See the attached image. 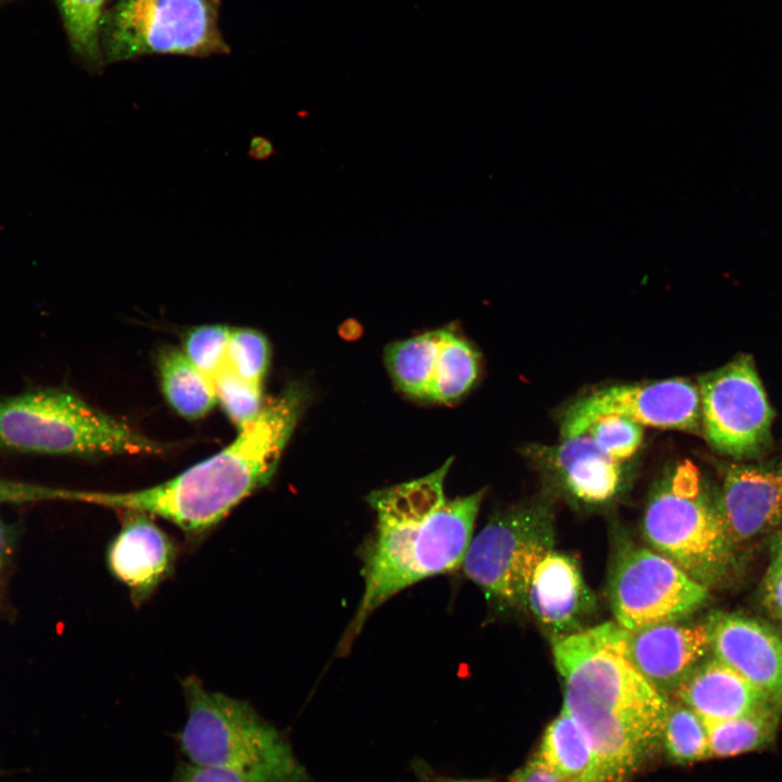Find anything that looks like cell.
Instances as JSON below:
<instances>
[{"instance_id":"cell-3","label":"cell","mask_w":782,"mask_h":782,"mask_svg":"<svg viewBox=\"0 0 782 782\" xmlns=\"http://www.w3.org/2000/svg\"><path fill=\"white\" fill-rule=\"evenodd\" d=\"M484 490L445 501L418 522L377 524L362 548L364 592L340 644L349 653L370 615L396 593L462 566Z\"/></svg>"},{"instance_id":"cell-31","label":"cell","mask_w":782,"mask_h":782,"mask_svg":"<svg viewBox=\"0 0 782 782\" xmlns=\"http://www.w3.org/2000/svg\"><path fill=\"white\" fill-rule=\"evenodd\" d=\"M171 782H245L238 775L218 768L193 762L179 764Z\"/></svg>"},{"instance_id":"cell-10","label":"cell","mask_w":782,"mask_h":782,"mask_svg":"<svg viewBox=\"0 0 782 782\" xmlns=\"http://www.w3.org/2000/svg\"><path fill=\"white\" fill-rule=\"evenodd\" d=\"M697 386L702 426L716 451L742 461L770 445L773 412L751 356L701 377Z\"/></svg>"},{"instance_id":"cell-32","label":"cell","mask_w":782,"mask_h":782,"mask_svg":"<svg viewBox=\"0 0 782 782\" xmlns=\"http://www.w3.org/2000/svg\"><path fill=\"white\" fill-rule=\"evenodd\" d=\"M762 600L767 610L782 622V568L769 566L762 582Z\"/></svg>"},{"instance_id":"cell-18","label":"cell","mask_w":782,"mask_h":782,"mask_svg":"<svg viewBox=\"0 0 782 782\" xmlns=\"http://www.w3.org/2000/svg\"><path fill=\"white\" fill-rule=\"evenodd\" d=\"M676 695L705 722L734 718L773 704L765 693L715 656L706 657L683 681Z\"/></svg>"},{"instance_id":"cell-36","label":"cell","mask_w":782,"mask_h":782,"mask_svg":"<svg viewBox=\"0 0 782 782\" xmlns=\"http://www.w3.org/2000/svg\"><path fill=\"white\" fill-rule=\"evenodd\" d=\"M444 782H489L487 780H450Z\"/></svg>"},{"instance_id":"cell-23","label":"cell","mask_w":782,"mask_h":782,"mask_svg":"<svg viewBox=\"0 0 782 782\" xmlns=\"http://www.w3.org/2000/svg\"><path fill=\"white\" fill-rule=\"evenodd\" d=\"M443 330L396 341L386 349L384 361L390 376L407 395L428 400Z\"/></svg>"},{"instance_id":"cell-21","label":"cell","mask_w":782,"mask_h":782,"mask_svg":"<svg viewBox=\"0 0 782 782\" xmlns=\"http://www.w3.org/2000/svg\"><path fill=\"white\" fill-rule=\"evenodd\" d=\"M452 461L436 471L412 482L371 492L369 505L379 524L418 522L428 518L445 503L444 480Z\"/></svg>"},{"instance_id":"cell-2","label":"cell","mask_w":782,"mask_h":782,"mask_svg":"<svg viewBox=\"0 0 782 782\" xmlns=\"http://www.w3.org/2000/svg\"><path fill=\"white\" fill-rule=\"evenodd\" d=\"M304 400L302 389L289 387L229 445L163 483L128 492L70 491L68 499L157 516L199 538L270 481Z\"/></svg>"},{"instance_id":"cell-14","label":"cell","mask_w":782,"mask_h":782,"mask_svg":"<svg viewBox=\"0 0 782 782\" xmlns=\"http://www.w3.org/2000/svg\"><path fill=\"white\" fill-rule=\"evenodd\" d=\"M124 513L121 529L108 545L105 560L111 575L139 606L173 573L177 550L150 515Z\"/></svg>"},{"instance_id":"cell-7","label":"cell","mask_w":782,"mask_h":782,"mask_svg":"<svg viewBox=\"0 0 782 782\" xmlns=\"http://www.w3.org/2000/svg\"><path fill=\"white\" fill-rule=\"evenodd\" d=\"M218 10V0H114L100 26L103 62L227 53Z\"/></svg>"},{"instance_id":"cell-1","label":"cell","mask_w":782,"mask_h":782,"mask_svg":"<svg viewBox=\"0 0 782 782\" xmlns=\"http://www.w3.org/2000/svg\"><path fill=\"white\" fill-rule=\"evenodd\" d=\"M628 630L615 622L557 638L564 709L586 733L600 782H621L661 740L668 701L626 656Z\"/></svg>"},{"instance_id":"cell-30","label":"cell","mask_w":782,"mask_h":782,"mask_svg":"<svg viewBox=\"0 0 782 782\" xmlns=\"http://www.w3.org/2000/svg\"><path fill=\"white\" fill-rule=\"evenodd\" d=\"M585 432L603 452L622 463L638 453L644 439V427L621 416L600 418Z\"/></svg>"},{"instance_id":"cell-8","label":"cell","mask_w":782,"mask_h":782,"mask_svg":"<svg viewBox=\"0 0 782 782\" xmlns=\"http://www.w3.org/2000/svg\"><path fill=\"white\" fill-rule=\"evenodd\" d=\"M554 543L547 503L515 505L494 514L472 537L461 567L489 600L524 608L532 573Z\"/></svg>"},{"instance_id":"cell-4","label":"cell","mask_w":782,"mask_h":782,"mask_svg":"<svg viewBox=\"0 0 782 782\" xmlns=\"http://www.w3.org/2000/svg\"><path fill=\"white\" fill-rule=\"evenodd\" d=\"M181 685L187 720L179 742L191 762L245 782H308L288 741L249 703L207 691L195 677Z\"/></svg>"},{"instance_id":"cell-15","label":"cell","mask_w":782,"mask_h":782,"mask_svg":"<svg viewBox=\"0 0 782 782\" xmlns=\"http://www.w3.org/2000/svg\"><path fill=\"white\" fill-rule=\"evenodd\" d=\"M710 652L706 623L666 622L628 631L626 656L665 697L676 694Z\"/></svg>"},{"instance_id":"cell-13","label":"cell","mask_w":782,"mask_h":782,"mask_svg":"<svg viewBox=\"0 0 782 782\" xmlns=\"http://www.w3.org/2000/svg\"><path fill=\"white\" fill-rule=\"evenodd\" d=\"M706 625L712 656L782 707V634L739 613H715Z\"/></svg>"},{"instance_id":"cell-16","label":"cell","mask_w":782,"mask_h":782,"mask_svg":"<svg viewBox=\"0 0 782 782\" xmlns=\"http://www.w3.org/2000/svg\"><path fill=\"white\" fill-rule=\"evenodd\" d=\"M532 454L568 495L583 504L608 503L625 487V463L603 452L586 432L562 438L553 446H537Z\"/></svg>"},{"instance_id":"cell-27","label":"cell","mask_w":782,"mask_h":782,"mask_svg":"<svg viewBox=\"0 0 782 782\" xmlns=\"http://www.w3.org/2000/svg\"><path fill=\"white\" fill-rule=\"evenodd\" d=\"M217 402L239 429L249 426L261 413L262 387L237 375L227 363L212 379Z\"/></svg>"},{"instance_id":"cell-24","label":"cell","mask_w":782,"mask_h":782,"mask_svg":"<svg viewBox=\"0 0 782 782\" xmlns=\"http://www.w3.org/2000/svg\"><path fill=\"white\" fill-rule=\"evenodd\" d=\"M479 375V356L469 342L443 330L428 400L449 403L463 396Z\"/></svg>"},{"instance_id":"cell-34","label":"cell","mask_w":782,"mask_h":782,"mask_svg":"<svg viewBox=\"0 0 782 782\" xmlns=\"http://www.w3.org/2000/svg\"><path fill=\"white\" fill-rule=\"evenodd\" d=\"M12 543V535L9 527L0 517V577L9 562Z\"/></svg>"},{"instance_id":"cell-22","label":"cell","mask_w":782,"mask_h":782,"mask_svg":"<svg viewBox=\"0 0 782 782\" xmlns=\"http://www.w3.org/2000/svg\"><path fill=\"white\" fill-rule=\"evenodd\" d=\"M781 715V707L769 704L734 718L704 721L709 757H735L770 746L775 739Z\"/></svg>"},{"instance_id":"cell-9","label":"cell","mask_w":782,"mask_h":782,"mask_svg":"<svg viewBox=\"0 0 782 782\" xmlns=\"http://www.w3.org/2000/svg\"><path fill=\"white\" fill-rule=\"evenodd\" d=\"M608 595L617 623L635 631L692 615L709 589L654 550L626 547L611 569Z\"/></svg>"},{"instance_id":"cell-19","label":"cell","mask_w":782,"mask_h":782,"mask_svg":"<svg viewBox=\"0 0 782 782\" xmlns=\"http://www.w3.org/2000/svg\"><path fill=\"white\" fill-rule=\"evenodd\" d=\"M161 388L171 407L180 416L197 419L205 416L217 399L212 379L206 377L175 346H165L157 354Z\"/></svg>"},{"instance_id":"cell-20","label":"cell","mask_w":782,"mask_h":782,"mask_svg":"<svg viewBox=\"0 0 782 782\" xmlns=\"http://www.w3.org/2000/svg\"><path fill=\"white\" fill-rule=\"evenodd\" d=\"M537 757L568 782H600L591 742L564 708L546 728Z\"/></svg>"},{"instance_id":"cell-26","label":"cell","mask_w":782,"mask_h":782,"mask_svg":"<svg viewBox=\"0 0 782 782\" xmlns=\"http://www.w3.org/2000/svg\"><path fill=\"white\" fill-rule=\"evenodd\" d=\"M108 0H59L64 27L73 51L91 70L103 62L100 26Z\"/></svg>"},{"instance_id":"cell-12","label":"cell","mask_w":782,"mask_h":782,"mask_svg":"<svg viewBox=\"0 0 782 782\" xmlns=\"http://www.w3.org/2000/svg\"><path fill=\"white\" fill-rule=\"evenodd\" d=\"M716 506L736 547L782 527V463L730 464Z\"/></svg>"},{"instance_id":"cell-29","label":"cell","mask_w":782,"mask_h":782,"mask_svg":"<svg viewBox=\"0 0 782 782\" xmlns=\"http://www.w3.org/2000/svg\"><path fill=\"white\" fill-rule=\"evenodd\" d=\"M231 329L204 325L191 329L184 340L186 356L210 379L225 366Z\"/></svg>"},{"instance_id":"cell-35","label":"cell","mask_w":782,"mask_h":782,"mask_svg":"<svg viewBox=\"0 0 782 782\" xmlns=\"http://www.w3.org/2000/svg\"><path fill=\"white\" fill-rule=\"evenodd\" d=\"M770 566L782 568V527L774 533Z\"/></svg>"},{"instance_id":"cell-33","label":"cell","mask_w":782,"mask_h":782,"mask_svg":"<svg viewBox=\"0 0 782 782\" xmlns=\"http://www.w3.org/2000/svg\"><path fill=\"white\" fill-rule=\"evenodd\" d=\"M512 782H568L538 757L521 767L513 775Z\"/></svg>"},{"instance_id":"cell-25","label":"cell","mask_w":782,"mask_h":782,"mask_svg":"<svg viewBox=\"0 0 782 782\" xmlns=\"http://www.w3.org/2000/svg\"><path fill=\"white\" fill-rule=\"evenodd\" d=\"M661 740L676 762L692 764L709 757L706 724L681 701L668 703Z\"/></svg>"},{"instance_id":"cell-17","label":"cell","mask_w":782,"mask_h":782,"mask_svg":"<svg viewBox=\"0 0 782 782\" xmlns=\"http://www.w3.org/2000/svg\"><path fill=\"white\" fill-rule=\"evenodd\" d=\"M595 598L577 560L552 550L535 567L524 608L558 638L579 631L591 615Z\"/></svg>"},{"instance_id":"cell-5","label":"cell","mask_w":782,"mask_h":782,"mask_svg":"<svg viewBox=\"0 0 782 782\" xmlns=\"http://www.w3.org/2000/svg\"><path fill=\"white\" fill-rule=\"evenodd\" d=\"M0 449L94 457L161 454L166 444L67 390L47 388L0 398Z\"/></svg>"},{"instance_id":"cell-28","label":"cell","mask_w":782,"mask_h":782,"mask_svg":"<svg viewBox=\"0 0 782 782\" xmlns=\"http://www.w3.org/2000/svg\"><path fill=\"white\" fill-rule=\"evenodd\" d=\"M226 363L241 378L262 387L269 365L266 337L255 329H231Z\"/></svg>"},{"instance_id":"cell-6","label":"cell","mask_w":782,"mask_h":782,"mask_svg":"<svg viewBox=\"0 0 782 782\" xmlns=\"http://www.w3.org/2000/svg\"><path fill=\"white\" fill-rule=\"evenodd\" d=\"M642 530L653 550L708 589L721 584L735 565V546L697 467L677 463L653 490Z\"/></svg>"},{"instance_id":"cell-11","label":"cell","mask_w":782,"mask_h":782,"mask_svg":"<svg viewBox=\"0 0 782 782\" xmlns=\"http://www.w3.org/2000/svg\"><path fill=\"white\" fill-rule=\"evenodd\" d=\"M607 416L626 417L643 427L695 432L702 426L699 389L689 380L672 378L597 390L565 412L560 438L582 434Z\"/></svg>"}]
</instances>
